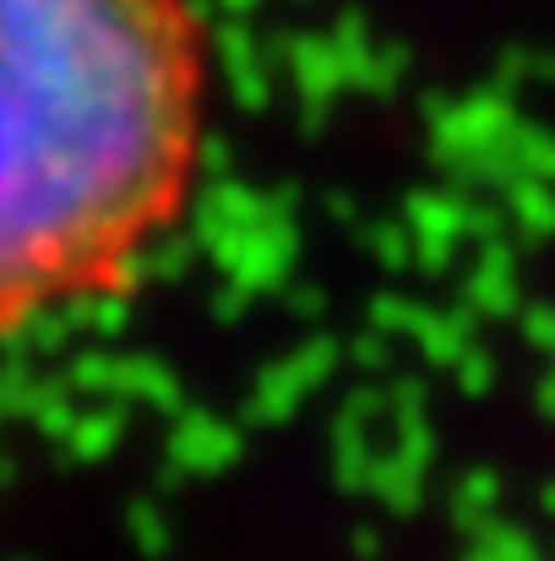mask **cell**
I'll use <instances>...</instances> for the list:
<instances>
[{
    "instance_id": "1",
    "label": "cell",
    "mask_w": 555,
    "mask_h": 561,
    "mask_svg": "<svg viewBox=\"0 0 555 561\" xmlns=\"http://www.w3.org/2000/svg\"><path fill=\"white\" fill-rule=\"evenodd\" d=\"M190 0H0V333L131 289L207 148Z\"/></svg>"
}]
</instances>
